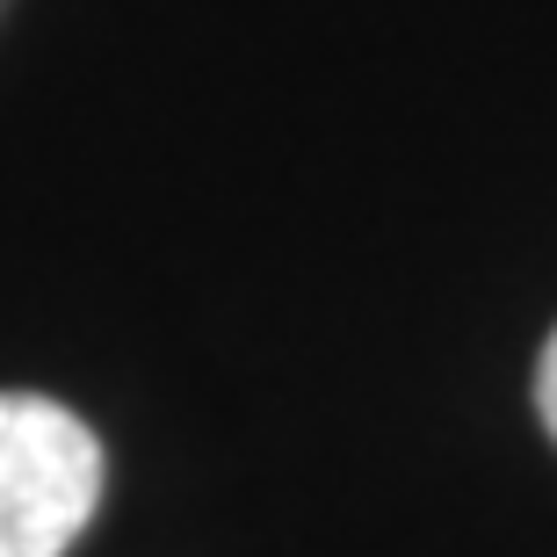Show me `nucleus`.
Returning <instances> with one entry per match:
<instances>
[{
	"label": "nucleus",
	"instance_id": "1",
	"mask_svg": "<svg viewBox=\"0 0 557 557\" xmlns=\"http://www.w3.org/2000/svg\"><path fill=\"white\" fill-rule=\"evenodd\" d=\"M102 442L73 406L0 392V557H65L102 507Z\"/></svg>",
	"mask_w": 557,
	"mask_h": 557
},
{
	"label": "nucleus",
	"instance_id": "2",
	"mask_svg": "<svg viewBox=\"0 0 557 557\" xmlns=\"http://www.w3.org/2000/svg\"><path fill=\"white\" fill-rule=\"evenodd\" d=\"M536 413L557 442V333H550V348H543V362H536Z\"/></svg>",
	"mask_w": 557,
	"mask_h": 557
}]
</instances>
